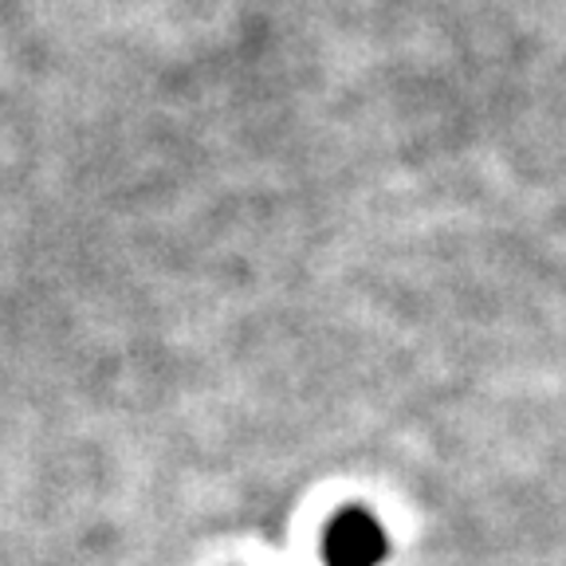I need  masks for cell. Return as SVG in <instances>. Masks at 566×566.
I'll return each mask as SVG.
<instances>
[{"mask_svg":"<svg viewBox=\"0 0 566 566\" xmlns=\"http://www.w3.org/2000/svg\"><path fill=\"white\" fill-rule=\"evenodd\" d=\"M323 558L327 566H378L386 558V531L363 507L335 515L323 539Z\"/></svg>","mask_w":566,"mask_h":566,"instance_id":"cell-1","label":"cell"}]
</instances>
